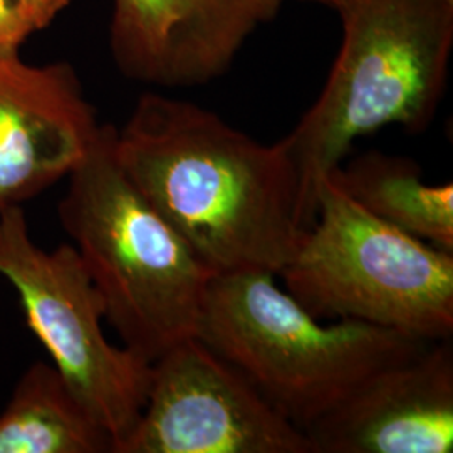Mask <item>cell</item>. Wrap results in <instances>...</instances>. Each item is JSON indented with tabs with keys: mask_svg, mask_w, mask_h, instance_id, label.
Returning a JSON list of instances; mask_svg holds the SVG:
<instances>
[{
	"mask_svg": "<svg viewBox=\"0 0 453 453\" xmlns=\"http://www.w3.org/2000/svg\"><path fill=\"white\" fill-rule=\"evenodd\" d=\"M452 338L432 341L304 430L316 453H450Z\"/></svg>",
	"mask_w": 453,
	"mask_h": 453,
	"instance_id": "9c48e42d",
	"label": "cell"
},
{
	"mask_svg": "<svg viewBox=\"0 0 453 453\" xmlns=\"http://www.w3.org/2000/svg\"><path fill=\"white\" fill-rule=\"evenodd\" d=\"M73 0H0V52L20 46L44 31Z\"/></svg>",
	"mask_w": 453,
	"mask_h": 453,
	"instance_id": "4fadbf2b",
	"label": "cell"
},
{
	"mask_svg": "<svg viewBox=\"0 0 453 453\" xmlns=\"http://www.w3.org/2000/svg\"><path fill=\"white\" fill-rule=\"evenodd\" d=\"M243 2L257 14L260 22H265L275 17L286 0H243ZM303 2H318V0H303Z\"/></svg>",
	"mask_w": 453,
	"mask_h": 453,
	"instance_id": "5bb4252c",
	"label": "cell"
},
{
	"mask_svg": "<svg viewBox=\"0 0 453 453\" xmlns=\"http://www.w3.org/2000/svg\"><path fill=\"white\" fill-rule=\"evenodd\" d=\"M113 447L52 363L31 365L0 413V453H113Z\"/></svg>",
	"mask_w": 453,
	"mask_h": 453,
	"instance_id": "7c38bea8",
	"label": "cell"
},
{
	"mask_svg": "<svg viewBox=\"0 0 453 453\" xmlns=\"http://www.w3.org/2000/svg\"><path fill=\"white\" fill-rule=\"evenodd\" d=\"M116 155L213 275H279L306 232L282 140L259 143L195 103L145 93L116 128Z\"/></svg>",
	"mask_w": 453,
	"mask_h": 453,
	"instance_id": "6da1fadb",
	"label": "cell"
},
{
	"mask_svg": "<svg viewBox=\"0 0 453 453\" xmlns=\"http://www.w3.org/2000/svg\"><path fill=\"white\" fill-rule=\"evenodd\" d=\"M116 453H316L242 372L192 336L151 363L145 406Z\"/></svg>",
	"mask_w": 453,
	"mask_h": 453,
	"instance_id": "52a82bcc",
	"label": "cell"
},
{
	"mask_svg": "<svg viewBox=\"0 0 453 453\" xmlns=\"http://www.w3.org/2000/svg\"><path fill=\"white\" fill-rule=\"evenodd\" d=\"M342 22V44L318 101L282 138L297 172L301 224L316 220L318 187L357 138L398 125L426 130L445 95L453 2L318 0Z\"/></svg>",
	"mask_w": 453,
	"mask_h": 453,
	"instance_id": "7a4b0ae2",
	"label": "cell"
},
{
	"mask_svg": "<svg viewBox=\"0 0 453 453\" xmlns=\"http://www.w3.org/2000/svg\"><path fill=\"white\" fill-rule=\"evenodd\" d=\"M277 277L316 319H351L423 341L452 338L453 252L359 207L331 180Z\"/></svg>",
	"mask_w": 453,
	"mask_h": 453,
	"instance_id": "5b68a950",
	"label": "cell"
},
{
	"mask_svg": "<svg viewBox=\"0 0 453 453\" xmlns=\"http://www.w3.org/2000/svg\"><path fill=\"white\" fill-rule=\"evenodd\" d=\"M259 24L243 0H114L110 48L128 80L194 88L226 74Z\"/></svg>",
	"mask_w": 453,
	"mask_h": 453,
	"instance_id": "30bf717a",
	"label": "cell"
},
{
	"mask_svg": "<svg viewBox=\"0 0 453 453\" xmlns=\"http://www.w3.org/2000/svg\"><path fill=\"white\" fill-rule=\"evenodd\" d=\"M99 128L73 65L0 52V213L67 179Z\"/></svg>",
	"mask_w": 453,
	"mask_h": 453,
	"instance_id": "ba28073f",
	"label": "cell"
},
{
	"mask_svg": "<svg viewBox=\"0 0 453 453\" xmlns=\"http://www.w3.org/2000/svg\"><path fill=\"white\" fill-rule=\"evenodd\" d=\"M447 2H453V0H447Z\"/></svg>",
	"mask_w": 453,
	"mask_h": 453,
	"instance_id": "9a60e30c",
	"label": "cell"
},
{
	"mask_svg": "<svg viewBox=\"0 0 453 453\" xmlns=\"http://www.w3.org/2000/svg\"><path fill=\"white\" fill-rule=\"evenodd\" d=\"M265 271L211 277L196 338L303 432L374 372L432 341L374 324H323Z\"/></svg>",
	"mask_w": 453,
	"mask_h": 453,
	"instance_id": "277c9868",
	"label": "cell"
},
{
	"mask_svg": "<svg viewBox=\"0 0 453 453\" xmlns=\"http://www.w3.org/2000/svg\"><path fill=\"white\" fill-rule=\"evenodd\" d=\"M0 275L14 288L27 327L91 417L113 438V453L140 418L151 363L104 331V304L73 243L52 252L34 242L22 207L0 213Z\"/></svg>",
	"mask_w": 453,
	"mask_h": 453,
	"instance_id": "8992f818",
	"label": "cell"
},
{
	"mask_svg": "<svg viewBox=\"0 0 453 453\" xmlns=\"http://www.w3.org/2000/svg\"><path fill=\"white\" fill-rule=\"evenodd\" d=\"M327 179L380 220L453 252L452 183L428 185L415 160L372 150Z\"/></svg>",
	"mask_w": 453,
	"mask_h": 453,
	"instance_id": "8fae6325",
	"label": "cell"
},
{
	"mask_svg": "<svg viewBox=\"0 0 453 453\" xmlns=\"http://www.w3.org/2000/svg\"><path fill=\"white\" fill-rule=\"evenodd\" d=\"M67 180L59 220L123 346L153 363L196 336L213 274L123 170L116 127L101 125Z\"/></svg>",
	"mask_w": 453,
	"mask_h": 453,
	"instance_id": "3957f363",
	"label": "cell"
}]
</instances>
